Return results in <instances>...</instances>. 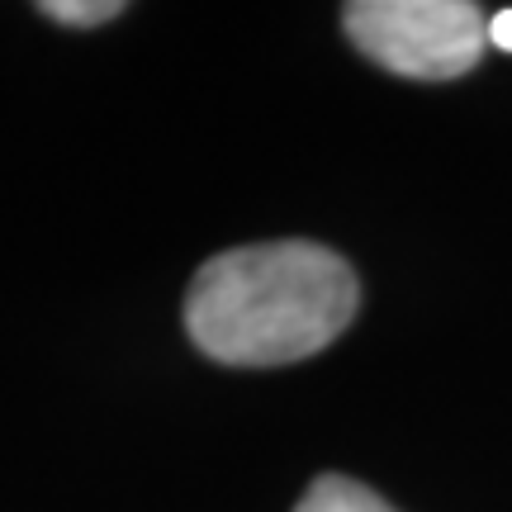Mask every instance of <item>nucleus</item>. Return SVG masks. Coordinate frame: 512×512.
I'll return each mask as SVG.
<instances>
[{
    "label": "nucleus",
    "instance_id": "nucleus-1",
    "mask_svg": "<svg viewBox=\"0 0 512 512\" xmlns=\"http://www.w3.org/2000/svg\"><path fill=\"white\" fill-rule=\"evenodd\" d=\"M361 285L323 242H252L204 261L185 294L190 342L223 366H290L337 342Z\"/></svg>",
    "mask_w": 512,
    "mask_h": 512
},
{
    "label": "nucleus",
    "instance_id": "nucleus-2",
    "mask_svg": "<svg viewBox=\"0 0 512 512\" xmlns=\"http://www.w3.org/2000/svg\"><path fill=\"white\" fill-rule=\"evenodd\" d=\"M342 19L370 62L418 81L465 76L489 38V15L470 0H351Z\"/></svg>",
    "mask_w": 512,
    "mask_h": 512
},
{
    "label": "nucleus",
    "instance_id": "nucleus-3",
    "mask_svg": "<svg viewBox=\"0 0 512 512\" xmlns=\"http://www.w3.org/2000/svg\"><path fill=\"white\" fill-rule=\"evenodd\" d=\"M294 512H394V508L375 489H366V484H356L347 475H318Z\"/></svg>",
    "mask_w": 512,
    "mask_h": 512
},
{
    "label": "nucleus",
    "instance_id": "nucleus-4",
    "mask_svg": "<svg viewBox=\"0 0 512 512\" xmlns=\"http://www.w3.org/2000/svg\"><path fill=\"white\" fill-rule=\"evenodd\" d=\"M38 15H48L53 24H72V29H91V24H105V19L124 15L119 0H43Z\"/></svg>",
    "mask_w": 512,
    "mask_h": 512
},
{
    "label": "nucleus",
    "instance_id": "nucleus-5",
    "mask_svg": "<svg viewBox=\"0 0 512 512\" xmlns=\"http://www.w3.org/2000/svg\"><path fill=\"white\" fill-rule=\"evenodd\" d=\"M489 43H498V48L512 53V10H498V15L489 19Z\"/></svg>",
    "mask_w": 512,
    "mask_h": 512
}]
</instances>
